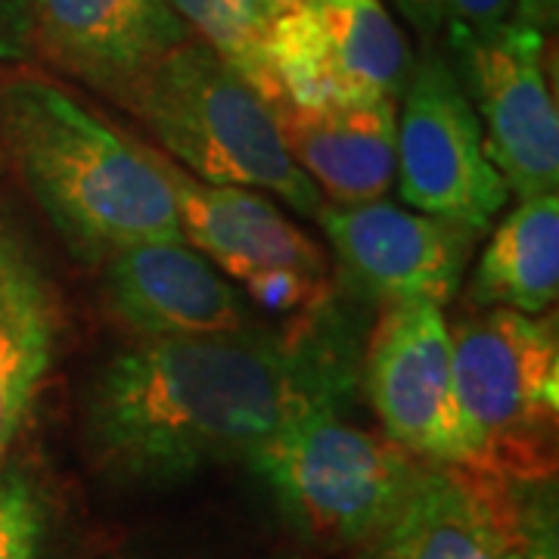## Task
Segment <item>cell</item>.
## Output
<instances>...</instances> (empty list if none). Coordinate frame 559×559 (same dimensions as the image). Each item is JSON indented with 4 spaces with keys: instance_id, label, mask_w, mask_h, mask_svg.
Masks as SVG:
<instances>
[{
    "instance_id": "1",
    "label": "cell",
    "mask_w": 559,
    "mask_h": 559,
    "mask_svg": "<svg viewBox=\"0 0 559 559\" xmlns=\"http://www.w3.org/2000/svg\"><path fill=\"white\" fill-rule=\"evenodd\" d=\"M330 367L249 326L215 336L143 340L91 382L84 429L94 460L124 481H178L249 457L283 423L336 401Z\"/></svg>"
},
{
    "instance_id": "2",
    "label": "cell",
    "mask_w": 559,
    "mask_h": 559,
    "mask_svg": "<svg viewBox=\"0 0 559 559\" xmlns=\"http://www.w3.org/2000/svg\"><path fill=\"white\" fill-rule=\"evenodd\" d=\"M0 134L28 193L81 261L103 264L138 242H183L153 150L121 138L53 81H7Z\"/></svg>"
},
{
    "instance_id": "3",
    "label": "cell",
    "mask_w": 559,
    "mask_h": 559,
    "mask_svg": "<svg viewBox=\"0 0 559 559\" xmlns=\"http://www.w3.org/2000/svg\"><path fill=\"white\" fill-rule=\"evenodd\" d=\"M131 112L193 178L274 193L299 215H318L323 205L286 153L274 109L200 38H187L162 60Z\"/></svg>"
},
{
    "instance_id": "4",
    "label": "cell",
    "mask_w": 559,
    "mask_h": 559,
    "mask_svg": "<svg viewBox=\"0 0 559 559\" xmlns=\"http://www.w3.org/2000/svg\"><path fill=\"white\" fill-rule=\"evenodd\" d=\"M246 463L289 520L330 547L380 538L426 466L389 436L342 419L336 401H320L283 423Z\"/></svg>"
},
{
    "instance_id": "5",
    "label": "cell",
    "mask_w": 559,
    "mask_h": 559,
    "mask_svg": "<svg viewBox=\"0 0 559 559\" xmlns=\"http://www.w3.org/2000/svg\"><path fill=\"white\" fill-rule=\"evenodd\" d=\"M451 352L485 466L513 481H547L559 417L557 318L481 308L451 330Z\"/></svg>"
},
{
    "instance_id": "6",
    "label": "cell",
    "mask_w": 559,
    "mask_h": 559,
    "mask_svg": "<svg viewBox=\"0 0 559 559\" xmlns=\"http://www.w3.org/2000/svg\"><path fill=\"white\" fill-rule=\"evenodd\" d=\"M399 100L395 175L404 202L476 237L488 234L510 187L485 153L481 121L457 69L439 50H426Z\"/></svg>"
},
{
    "instance_id": "7",
    "label": "cell",
    "mask_w": 559,
    "mask_h": 559,
    "mask_svg": "<svg viewBox=\"0 0 559 559\" xmlns=\"http://www.w3.org/2000/svg\"><path fill=\"white\" fill-rule=\"evenodd\" d=\"M264 53L283 103L301 109L399 100L414 69L382 0H301L271 22Z\"/></svg>"
},
{
    "instance_id": "8",
    "label": "cell",
    "mask_w": 559,
    "mask_h": 559,
    "mask_svg": "<svg viewBox=\"0 0 559 559\" xmlns=\"http://www.w3.org/2000/svg\"><path fill=\"white\" fill-rule=\"evenodd\" d=\"M153 159L175 193L183 242L242 283L259 305L271 311H296L323 296V249L274 202L246 187L205 183L156 150Z\"/></svg>"
},
{
    "instance_id": "9",
    "label": "cell",
    "mask_w": 559,
    "mask_h": 559,
    "mask_svg": "<svg viewBox=\"0 0 559 559\" xmlns=\"http://www.w3.org/2000/svg\"><path fill=\"white\" fill-rule=\"evenodd\" d=\"M367 395L382 432L423 463L485 466L454 382L451 326L439 305H385L367 342Z\"/></svg>"
},
{
    "instance_id": "10",
    "label": "cell",
    "mask_w": 559,
    "mask_h": 559,
    "mask_svg": "<svg viewBox=\"0 0 559 559\" xmlns=\"http://www.w3.org/2000/svg\"><path fill=\"white\" fill-rule=\"evenodd\" d=\"M451 50L469 84L485 153L510 193H557L559 116L544 72L547 35L513 16Z\"/></svg>"
},
{
    "instance_id": "11",
    "label": "cell",
    "mask_w": 559,
    "mask_h": 559,
    "mask_svg": "<svg viewBox=\"0 0 559 559\" xmlns=\"http://www.w3.org/2000/svg\"><path fill=\"white\" fill-rule=\"evenodd\" d=\"M522 485L479 466L426 463L380 535V559H544Z\"/></svg>"
},
{
    "instance_id": "12",
    "label": "cell",
    "mask_w": 559,
    "mask_h": 559,
    "mask_svg": "<svg viewBox=\"0 0 559 559\" xmlns=\"http://www.w3.org/2000/svg\"><path fill=\"white\" fill-rule=\"evenodd\" d=\"M318 221L348 280L382 305L457 296L476 234L454 221L404 212L392 202L320 205Z\"/></svg>"
},
{
    "instance_id": "13",
    "label": "cell",
    "mask_w": 559,
    "mask_h": 559,
    "mask_svg": "<svg viewBox=\"0 0 559 559\" xmlns=\"http://www.w3.org/2000/svg\"><path fill=\"white\" fill-rule=\"evenodd\" d=\"M35 50L134 109L162 60L190 38L171 0H32Z\"/></svg>"
},
{
    "instance_id": "14",
    "label": "cell",
    "mask_w": 559,
    "mask_h": 559,
    "mask_svg": "<svg viewBox=\"0 0 559 559\" xmlns=\"http://www.w3.org/2000/svg\"><path fill=\"white\" fill-rule=\"evenodd\" d=\"M106 301L143 340L215 336L249 326L240 293L187 242H138L103 261Z\"/></svg>"
},
{
    "instance_id": "15",
    "label": "cell",
    "mask_w": 559,
    "mask_h": 559,
    "mask_svg": "<svg viewBox=\"0 0 559 559\" xmlns=\"http://www.w3.org/2000/svg\"><path fill=\"white\" fill-rule=\"evenodd\" d=\"M286 153L336 205L382 200L395 183L399 100L274 109Z\"/></svg>"
},
{
    "instance_id": "16",
    "label": "cell",
    "mask_w": 559,
    "mask_h": 559,
    "mask_svg": "<svg viewBox=\"0 0 559 559\" xmlns=\"http://www.w3.org/2000/svg\"><path fill=\"white\" fill-rule=\"evenodd\" d=\"M60 342V308L47 274L16 237H0V463L16 444Z\"/></svg>"
},
{
    "instance_id": "17",
    "label": "cell",
    "mask_w": 559,
    "mask_h": 559,
    "mask_svg": "<svg viewBox=\"0 0 559 559\" xmlns=\"http://www.w3.org/2000/svg\"><path fill=\"white\" fill-rule=\"evenodd\" d=\"M476 308L544 314L559 296V197L538 193L491 230L466 289Z\"/></svg>"
},
{
    "instance_id": "18",
    "label": "cell",
    "mask_w": 559,
    "mask_h": 559,
    "mask_svg": "<svg viewBox=\"0 0 559 559\" xmlns=\"http://www.w3.org/2000/svg\"><path fill=\"white\" fill-rule=\"evenodd\" d=\"M171 7L193 32H200L202 44H209L259 91L261 100L277 109L283 97L264 53L274 20L261 0H171Z\"/></svg>"
},
{
    "instance_id": "19",
    "label": "cell",
    "mask_w": 559,
    "mask_h": 559,
    "mask_svg": "<svg viewBox=\"0 0 559 559\" xmlns=\"http://www.w3.org/2000/svg\"><path fill=\"white\" fill-rule=\"evenodd\" d=\"M423 38L457 47L516 16V0H389Z\"/></svg>"
},
{
    "instance_id": "20",
    "label": "cell",
    "mask_w": 559,
    "mask_h": 559,
    "mask_svg": "<svg viewBox=\"0 0 559 559\" xmlns=\"http://www.w3.org/2000/svg\"><path fill=\"white\" fill-rule=\"evenodd\" d=\"M40 510L22 479L0 481V559H38Z\"/></svg>"
},
{
    "instance_id": "21",
    "label": "cell",
    "mask_w": 559,
    "mask_h": 559,
    "mask_svg": "<svg viewBox=\"0 0 559 559\" xmlns=\"http://www.w3.org/2000/svg\"><path fill=\"white\" fill-rule=\"evenodd\" d=\"M35 57V13L32 0H0V62Z\"/></svg>"
},
{
    "instance_id": "22",
    "label": "cell",
    "mask_w": 559,
    "mask_h": 559,
    "mask_svg": "<svg viewBox=\"0 0 559 559\" xmlns=\"http://www.w3.org/2000/svg\"><path fill=\"white\" fill-rule=\"evenodd\" d=\"M559 0H516V16L540 28L544 35L557 25Z\"/></svg>"
},
{
    "instance_id": "23",
    "label": "cell",
    "mask_w": 559,
    "mask_h": 559,
    "mask_svg": "<svg viewBox=\"0 0 559 559\" xmlns=\"http://www.w3.org/2000/svg\"><path fill=\"white\" fill-rule=\"evenodd\" d=\"M261 3H264L267 16H271V20H277L280 13L293 10V7H296V3H301V0H261Z\"/></svg>"
}]
</instances>
